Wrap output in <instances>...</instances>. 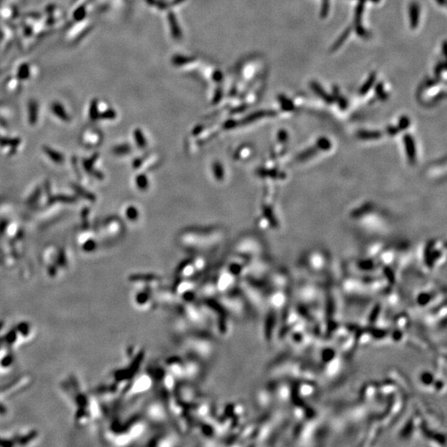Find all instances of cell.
<instances>
[{
	"label": "cell",
	"instance_id": "52a82bcc",
	"mask_svg": "<svg viewBox=\"0 0 447 447\" xmlns=\"http://www.w3.org/2000/svg\"><path fill=\"white\" fill-rule=\"evenodd\" d=\"M376 93H377V95H378L380 98H387V96H385V94H384V89H383V85H382V84L378 85V86L376 87Z\"/></svg>",
	"mask_w": 447,
	"mask_h": 447
},
{
	"label": "cell",
	"instance_id": "277c9868",
	"mask_svg": "<svg viewBox=\"0 0 447 447\" xmlns=\"http://www.w3.org/2000/svg\"><path fill=\"white\" fill-rule=\"evenodd\" d=\"M358 137L360 139H376L380 137V133L378 132H370V131H360L358 133Z\"/></svg>",
	"mask_w": 447,
	"mask_h": 447
},
{
	"label": "cell",
	"instance_id": "7a4b0ae2",
	"mask_svg": "<svg viewBox=\"0 0 447 447\" xmlns=\"http://www.w3.org/2000/svg\"><path fill=\"white\" fill-rule=\"evenodd\" d=\"M410 17L411 26L413 28H416L418 26V20H419V6L416 2L411 3Z\"/></svg>",
	"mask_w": 447,
	"mask_h": 447
},
{
	"label": "cell",
	"instance_id": "3957f363",
	"mask_svg": "<svg viewBox=\"0 0 447 447\" xmlns=\"http://www.w3.org/2000/svg\"><path fill=\"white\" fill-rule=\"evenodd\" d=\"M312 88H313V90L317 94L318 96L321 97L324 101H326V102H329V103L333 102V98H332L331 96H329V95H327V94L323 90L322 88L320 87V85H319L317 82H312Z\"/></svg>",
	"mask_w": 447,
	"mask_h": 447
},
{
	"label": "cell",
	"instance_id": "5b68a950",
	"mask_svg": "<svg viewBox=\"0 0 447 447\" xmlns=\"http://www.w3.org/2000/svg\"><path fill=\"white\" fill-rule=\"evenodd\" d=\"M375 73H373V74L371 75L370 77H369L368 80L365 83V85H363L361 89H360V94L365 95L366 93L368 92V90H370V88L373 86V83L375 81Z\"/></svg>",
	"mask_w": 447,
	"mask_h": 447
},
{
	"label": "cell",
	"instance_id": "8992f818",
	"mask_svg": "<svg viewBox=\"0 0 447 447\" xmlns=\"http://www.w3.org/2000/svg\"><path fill=\"white\" fill-rule=\"evenodd\" d=\"M349 32H350V30L347 29L346 31L344 32L343 36H342V37H341V38H340V39H339L337 42H336V44H335L333 48H332V50L334 51L335 49H337V48H339V47H340V46L342 45V43H344V41H345V39H346L347 37L349 36Z\"/></svg>",
	"mask_w": 447,
	"mask_h": 447
},
{
	"label": "cell",
	"instance_id": "6da1fadb",
	"mask_svg": "<svg viewBox=\"0 0 447 447\" xmlns=\"http://www.w3.org/2000/svg\"><path fill=\"white\" fill-rule=\"evenodd\" d=\"M405 152L407 154V157L410 163L414 164L417 161V148H416L415 141L413 139L411 135L408 134L405 136L404 140Z\"/></svg>",
	"mask_w": 447,
	"mask_h": 447
},
{
	"label": "cell",
	"instance_id": "ba28073f",
	"mask_svg": "<svg viewBox=\"0 0 447 447\" xmlns=\"http://www.w3.org/2000/svg\"><path fill=\"white\" fill-rule=\"evenodd\" d=\"M437 1L438 2V3H439V4H441V5H444L445 3H446V1H445V0H437Z\"/></svg>",
	"mask_w": 447,
	"mask_h": 447
}]
</instances>
